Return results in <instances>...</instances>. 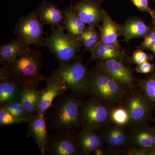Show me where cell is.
<instances>
[{
  "mask_svg": "<svg viewBox=\"0 0 155 155\" xmlns=\"http://www.w3.org/2000/svg\"><path fill=\"white\" fill-rule=\"evenodd\" d=\"M42 55L36 48L30 46L11 63L0 69V81L11 78L21 84L39 83L44 80L41 75Z\"/></svg>",
  "mask_w": 155,
  "mask_h": 155,
  "instance_id": "1",
  "label": "cell"
},
{
  "mask_svg": "<svg viewBox=\"0 0 155 155\" xmlns=\"http://www.w3.org/2000/svg\"><path fill=\"white\" fill-rule=\"evenodd\" d=\"M62 95L51 115V125L58 134L73 135L81 122L80 102L70 95Z\"/></svg>",
  "mask_w": 155,
  "mask_h": 155,
  "instance_id": "2",
  "label": "cell"
},
{
  "mask_svg": "<svg viewBox=\"0 0 155 155\" xmlns=\"http://www.w3.org/2000/svg\"><path fill=\"white\" fill-rule=\"evenodd\" d=\"M64 30L62 25L51 28V35L42 39L41 45L49 49L60 65L72 62L82 46L78 39L65 33Z\"/></svg>",
  "mask_w": 155,
  "mask_h": 155,
  "instance_id": "3",
  "label": "cell"
},
{
  "mask_svg": "<svg viewBox=\"0 0 155 155\" xmlns=\"http://www.w3.org/2000/svg\"><path fill=\"white\" fill-rule=\"evenodd\" d=\"M52 75L66 89L75 93L83 92L88 87V72L80 61L60 65Z\"/></svg>",
  "mask_w": 155,
  "mask_h": 155,
  "instance_id": "4",
  "label": "cell"
},
{
  "mask_svg": "<svg viewBox=\"0 0 155 155\" xmlns=\"http://www.w3.org/2000/svg\"><path fill=\"white\" fill-rule=\"evenodd\" d=\"M43 25L36 10H34L18 19L15 24L14 34L26 47L41 45L44 33Z\"/></svg>",
  "mask_w": 155,
  "mask_h": 155,
  "instance_id": "5",
  "label": "cell"
},
{
  "mask_svg": "<svg viewBox=\"0 0 155 155\" xmlns=\"http://www.w3.org/2000/svg\"><path fill=\"white\" fill-rule=\"evenodd\" d=\"M107 108L94 100L87 101L80 108V119L84 129L95 131L105 125L107 120Z\"/></svg>",
  "mask_w": 155,
  "mask_h": 155,
  "instance_id": "6",
  "label": "cell"
},
{
  "mask_svg": "<svg viewBox=\"0 0 155 155\" xmlns=\"http://www.w3.org/2000/svg\"><path fill=\"white\" fill-rule=\"evenodd\" d=\"M98 0H79L73 6L76 14L87 25L95 28L102 22L104 10Z\"/></svg>",
  "mask_w": 155,
  "mask_h": 155,
  "instance_id": "7",
  "label": "cell"
},
{
  "mask_svg": "<svg viewBox=\"0 0 155 155\" xmlns=\"http://www.w3.org/2000/svg\"><path fill=\"white\" fill-rule=\"evenodd\" d=\"M80 150L78 139L74 135L58 134L49 137L46 152L52 155H75Z\"/></svg>",
  "mask_w": 155,
  "mask_h": 155,
  "instance_id": "8",
  "label": "cell"
},
{
  "mask_svg": "<svg viewBox=\"0 0 155 155\" xmlns=\"http://www.w3.org/2000/svg\"><path fill=\"white\" fill-rule=\"evenodd\" d=\"M44 80L46 82V87L39 91L38 115H45L48 109L52 106L54 100L63 94L66 89L53 75L49 78H45Z\"/></svg>",
  "mask_w": 155,
  "mask_h": 155,
  "instance_id": "9",
  "label": "cell"
},
{
  "mask_svg": "<svg viewBox=\"0 0 155 155\" xmlns=\"http://www.w3.org/2000/svg\"><path fill=\"white\" fill-rule=\"evenodd\" d=\"M44 114L30 117L28 122V131L26 137H31L35 141L42 155L45 153L49 137Z\"/></svg>",
  "mask_w": 155,
  "mask_h": 155,
  "instance_id": "10",
  "label": "cell"
},
{
  "mask_svg": "<svg viewBox=\"0 0 155 155\" xmlns=\"http://www.w3.org/2000/svg\"><path fill=\"white\" fill-rule=\"evenodd\" d=\"M101 68L103 71L119 83L130 85L133 81L130 70L118 60L109 59L103 61Z\"/></svg>",
  "mask_w": 155,
  "mask_h": 155,
  "instance_id": "11",
  "label": "cell"
},
{
  "mask_svg": "<svg viewBox=\"0 0 155 155\" xmlns=\"http://www.w3.org/2000/svg\"><path fill=\"white\" fill-rule=\"evenodd\" d=\"M39 83H29L22 85L19 101L29 118L38 115L39 91Z\"/></svg>",
  "mask_w": 155,
  "mask_h": 155,
  "instance_id": "12",
  "label": "cell"
},
{
  "mask_svg": "<svg viewBox=\"0 0 155 155\" xmlns=\"http://www.w3.org/2000/svg\"><path fill=\"white\" fill-rule=\"evenodd\" d=\"M40 21L44 25H49L51 28L61 25L64 18L63 11H61L54 3L43 1L36 9Z\"/></svg>",
  "mask_w": 155,
  "mask_h": 155,
  "instance_id": "13",
  "label": "cell"
},
{
  "mask_svg": "<svg viewBox=\"0 0 155 155\" xmlns=\"http://www.w3.org/2000/svg\"><path fill=\"white\" fill-rule=\"evenodd\" d=\"M150 29L141 18L131 17L119 26V34L124 36L125 41L128 42L133 39L145 38Z\"/></svg>",
  "mask_w": 155,
  "mask_h": 155,
  "instance_id": "14",
  "label": "cell"
},
{
  "mask_svg": "<svg viewBox=\"0 0 155 155\" xmlns=\"http://www.w3.org/2000/svg\"><path fill=\"white\" fill-rule=\"evenodd\" d=\"M63 12L64 18L62 22V26L70 36L78 39L88 25L78 17L74 10L73 5L67 7L63 11Z\"/></svg>",
  "mask_w": 155,
  "mask_h": 155,
  "instance_id": "15",
  "label": "cell"
},
{
  "mask_svg": "<svg viewBox=\"0 0 155 155\" xmlns=\"http://www.w3.org/2000/svg\"><path fill=\"white\" fill-rule=\"evenodd\" d=\"M127 110L129 114L130 122L137 124L147 118L150 112V106L143 97L135 95L128 100Z\"/></svg>",
  "mask_w": 155,
  "mask_h": 155,
  "instance_id": "16",
  "label": "cell"
},
{
  "mask_svg": "<svg viewBox=\"0 0 155 155\" xmlns=\"http://www.w3.org/2000/svg\"><path fill=\"white\" fill-rule=\"evenodd\" d=\"M119 34V25L106 11H104L102 25L100 32L101 42L114 45L121 49L118 41Z\"/></svg>",
  "mask_w": 155,
  "mask_h": 155,
  "instance_id": "17",
  "label": "cell"
},
{
  "mask_svg": "<svg viewBox=\"0 0 155 155\" xmlns=\"http://www.w3.org/2000/svg\"><path fill=\"white\" fill-rule=\"evenodd\" d=\"M22 85L13 78H7L0 81L1 107L10 102L19 100Z\"/></svg>",
  "mask_w": 155,
  "mask_h": 155,
  "instance_id": "18",
  "label": "cell"
},
{
  "mask_svg": "<svg viewBox=\"0 0 155 155\" xmlns=\"http://www.w3.org/2000/svg\"><path fill=\"white\" fill-rule=\"evenodd\" d=\"M27 47L18 38L1 44L0 45V63L2 66L11 63L21 54Z\"/></svg>",
  "mask_w": 155,
  "mask_h": 155,
  "instance_id": "19",
  "label": "cell"
},
{
  "mask_svg": "<svg viewBox=\"0 0 155 155\" xmlns=\"http://www.w3.org/2000/svg\"><path fill=\"white\" fill-rule=\"evenodd\" d=\"M121 49L112 45L105 44L101 41L91 51V60H99L104 61L109 59H114L121 61L123 58V53Z\"/></svg>",
  "mask_w": 155,
  "mask_h": 155,
  "instance_id": "20",
  "label": "cell"
},
{
  "mask_svg": "<svg viewBox=\"0 0 155 155\" xmlns=\"http://www.w3.org/2000/svg\"><path fill=\"white\" fill-rule=\"evenodd\" d=\"M81 150L84 154L94 153L99 147H101L103 142L101 139L93 130L84 129L78 138Z\"/></svg>",
  "mask_w": 155,
  "mask_h": 155,
  "instance_id": "21",
  "label": "cell"
},
{
  "mask_svg": "<svg viewBox=\"0 0 155 155\" xmlns=\"http://www.w3.org/2000/svg\"><path fill=\"white\" fill-rule=\"evenodd\" d=\"M133 140L134 143L141 147H152L155 146V131L148 127H142L134 134Z\"/></svg>",
  "mask_w": 155,
  "mask_h": 155,
  "instance_id": "22",
  "label": "cell"
},
{
  "mask_svg": "<svg viewBox=\"0 0 155 155\" xmlns=\"http://www.w3.org/2000/svg\"><path fill=\"white\" fill-rule=\"evenodd\" d=\"M110 76L105 72H95L91 75L88 80V87L92 94L97 97L106 88Z\"/></svg>",
  "mask_w": 155,
  "mask_h": 155,
  "instance_id": "23",
  "label": "cell"
},
{
  "mask_svg": "<svg viewBox=\"0 0 155 155\" xmlns=\"http://www.w3.org/2000/svg\"><path fill=\"white\" fill-rule=\"evenodd\" d=\"M103 137L107 143L112 147L122 146L127 141L125 132L119 126L108 128L103 134Z\"/></svg>",
  "mask_w": 155,
  "mask_h": 155,
  "instance_id": "24",
  "label": "cell"
},
{
  "mask_svg": "<svg viewBox=\"0 0 155 155\" xmlns=\"http://www.w3.org/2000/svg\"><path fill=\"white\" fill-rule=\"evenodd\" d=\"M78 39L85 51H91L101 41V35L95 28L87 26Z\"/></svg>",
  "mask_w": 155,
  "mask_h": 155,
  "instance_id": "25",
  "label": "cell"
},
{
  "mask_svg": "<svg viewBox=\"0 0 155 155\" xmlns=\"http://www.w3.org/2000/svg\"><path fill=\"white\" fill-rule=\"evenodd\" d=\"M119 82L110 77L106 88L98 96L102 99L113 100L119 96L121 93V89Z\"/></svg>",
  "mask_w": 155,
  "mask_h": 155,
  "instance_id": "26",
  "label": "cell"
},
{
  "mask_svg": "<svg viewBox=\"0 0 155 155\" xmlns=\"http://www.w3.org/2000/svg\"><path fill=\"white\" fill-rule=\"evenodd\" d=\"M12 115L19 119H28L27 112L25 110L19 100L10 102L5 105L1 107Z\"/></svg>",
  "mask_w": 155,
  "mask_h": 155,
  "instance_id": "27",
  "label": "cell"
},
{
  "mask_svg": "<svg viewBox=\"0 0 155 155\" xmlns=\"http://www.w3.org/2000/svg\"><path fill=\"white\" fill-rule=\"evenodd\" d=\"M28 119H19L12 115L2 107L0 108V125L9 126L27 122Z\"/></svg>",
  "mask_w": 155,
  "mask_h": 155,
  "instance_id": "28",
  "label": "cell"
},
{
  "mask_svg": "<svg viewBox=\"0 0 155 155\" xmlns=\"http://www.w3.org/2000/svg\"><path fill=\"white\" fill-rule=\"evenodd\" d=\"M111 120L118 125L123 126L130 121V118L127 109L122 108H116L111 112Z\"/></svg>",
  "mask_w": 155,
  "mask_h": 155,
  "instance_id": "29",
  "label": "cell"
},
{
  "mask_svg": "<svg viewBox=\"0 0 155 155\" xmlns=\"http://www.w3.org/2000/svg\"><path fill=\"white\" fill-rule=\"evenodd\" d=\"M143 85L147 97L155 105V75L151 76L145 81Z\"/></svg>",
  "mask_w": 155,
  "mask_h": 155,
  "instance_id": "30",
  "label": "cell"
},
{
  "mask_svg": "<svg viewBox=\"0 0 155 155\" xmlns=\"http://www.w3.org/2000/svg\"><path fill=\"white\" fill-rule=\"evenodd\" d=\"M153 56L147 54L141 50H136L134 52L132 60L134 63L139 65L152 60Z\"/></svg>",
  "mask_w": 155,
  "mask_h": 155,
  "instance_id": "31",
  "label": "cell"
},
{
  "mask_svg": "<svg viewBox=\"0 0 155 155\" xmlns=\"http://www.w3.org/2000/svg\"><path fill=\"white\" fill-rule=\"evenodd\" d=\"M155 44V28L150 29L146 36L144 40L140 46L143 49H150Z\"/></svg>",
  "mask_w": 155,
  "mask_h": 155,
  "instance_id": "32",
  "label": "cell"
},
{
  "mask_svg": "<svg viewBox=\"0 0 155 155\" xmlns=\"http://www.w3.org/2000/svg\"><path fill=\"white\" fill-rule=\"evenodd\" d=\"M139 11L148 13L152 17L153 11L149 5L148 0H130Z\"/></svg>",
  "mask_w": 155,
  "mask_h": 155,
  "instance_id": "33",
  "label": "cell"
},
{
  "mask_svg": "<svg viewBox=\"0 0 155 155\" xmlns=\"http://www.w3.org/2000/svg\"><path fill=\"white\" fill-rule=\"evenodd\" d=\"M154 65L148 62L139 64L136 68V71L138 73L147 74L152 72L153 70Z\"/></svg>",
  "mask_w": 155,
  "mask_h": 155,
  "instance_id": "34",
  "label": "cell"
},
{
  "mask_svg": "<svg viewBox=\"0 0 155 155\" xmlns=\"http://www.w3.org/2000/svg\"><path fill=\"white\" fill-rule=\"evenodd\" d=\"M128 155H145L147 153V148H143V149L131 150L128 153Z\"/></svg>",
  "mask_w": 155,
  "mask_h": 155,
  "instance_id": "35",
  "label": "cell"
},
{
  "mask_svg": "<svg viewBox=\"0 0 155 155\" xmlns=\"http://www.w3.org/2000/svg\"><path fill=\"white\" fill-rule=\"evenodd\" d=\"M147 155H155V146L150 148H147Z\"/></svg>",
  "mask_w": 155,
  "mask_h": 155,
  "instance_id": "36",
  "label": "cell"
},
{
  "mask_svg": "<svg viewBox=\"0 0 155 155\" xmlns=\"http://www.w3.org/2000/svg\"><path fill=\"white\" fill-rule=\"evenodd\" d=\"M94 153L96 155H102L104 153L102 150L101 148V147H97L95 149Z\"/></svg>",
  "mask_w": 155,
  "mask_h": 155,
  "instance_id": "37",
  "label": "cell"
},
{
  "mask_svg": "<svg viewBox=\"0 0 155 155\" xmlns=\"http://www.w3.org/2000/svg\"><path fill=\"white\" fill-rule=\"evenodd\" d=\"M153 14L152 17L153 24L155 28V8L153 10Z\"/></svg>",
  "mask_w": 155,
  "mask_h": 155,
  "instance_id": "38",
  "label": "cell"
},
{
  "mask_svg": "<svg viewBox=\"0 0 155 155\" xmlns=\"http://www.w3.org/2000/svg\"><path fill=\"white\" fill-rule=\"evenodd\" d=\"M150 50L151 51H152L153 53L154 54H155V44L153 46V47L150 49Z\"/></svg>",
  "mask_w": 155,
  "mask_h": 155,
  "instance_id": "39",
  "label": "cell"
},
{
  "mask_svg": "<svg viewBox=\"0 0 155 155\" xmlns=\"http://www.w3.org/2000/svg\"><path fill=\"white\" fill-rule=\"evenodd\" d=\"M73 0H71V5H72V2H73ZM98 1H99L100 2H102V1H106V0H98Z\"/></svg>",
  "mask_w": 155,
  "mask_h": 155,
  "instance_id": "40",
  "label": "cell"
},
{
  "mask_svg": "<svg viewBox=\"0 0 155 155\" xmlns=\"http://www.w3.org/2000/svg\"><path fill=\"white\" fill-rule=\"evenodd\" d=\"M154 1H155V0H154Z\"/></svg>",
  "mask_w": 155,
  "mask_h": 155,
  "instance_id": "41",
  "label": "cell"
}]
</instances>
